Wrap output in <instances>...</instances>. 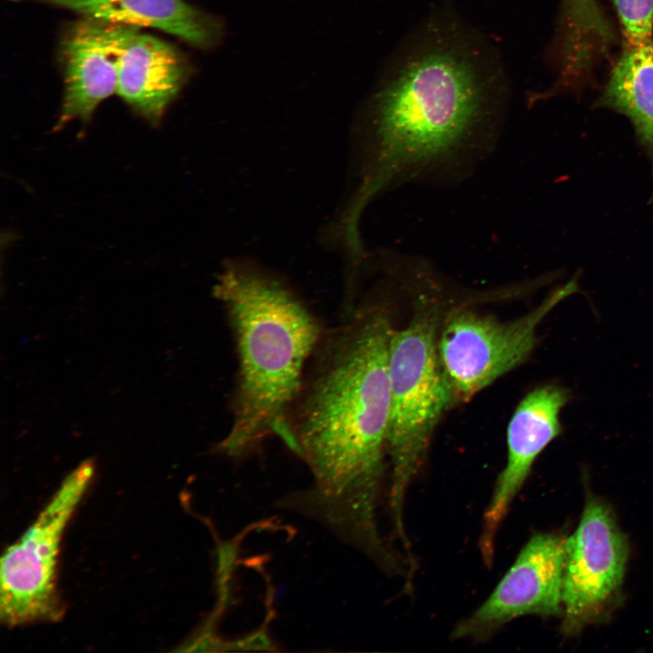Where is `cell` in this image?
<instances>
[{"mask_svg":"<svg viewBox=\"0 0 653 653\" xmlns=\"http://www.w3.org/2000/svg\"><path fill=\"white\" fill-rule=\"evenodd\" d=\"M578 289L571 279L538 307L512 320L464 306L449 310L440 324L437 350L453 404L470 400L526 361L537 345L542 319Z\"/></svg>","mask_w":653,"mask_h":653,"instance_id":"obj_5","label":"cell"},{"mask_svg":"<svg viewBox=\"0 0 653 653\" xmlns=\"http://www.w3.org/2000/svg\"><path fill=\"white\" fill-rule=\"evenodd\" d=\"M562 7L563 22L574 30L594 27L604 17L597 0H562Z\"/></svg>","mask_w":653,"mask_h":653,"instance_id":"obj_15","label":"cell"},{"mask_svg":"<svg viewBox=\"0 0 653 653\" xmlns=\"http://www.w3.org/2000/svg\"><path fill=\"white\" fill-rule=\"evenodd\" d=\"M130 26L85 17L63 43L64 93L57 126L88 121L98 104L117 93L121 48Z\"/></svg>","mask_w":653,"mask_h":653,"instance_id":"obj_10","label":"cell"},{"mask_svg":"<svg viewBox=\"0 0 653 653\" xmlns=\"http://www.w3.org/2000/svg\"><path fill=\"white\" fill-rule=\"evenodd\" d=\"M616 9L625 44L653 41V0H611Z\"/></svg>","mask_w":653,"mask_h":653,"instance_id":"obj_14","label":"cell"},{"mask_svg":"<svg viewBox=\"0 0 653 653\" xmlns=\"http://www.w3.org/2000/svg\"><path fill=\"white\" fill-rule=\"evenodd\" d=\"M442 318L439 301L421 295L406 325L394 328L389 344V502L395 531L404 541L403 508L408 486L424 459L437 424L453 405L437 350Z\"/></svg>","mask_w":653,"mask_h":653,"instance_id":"obj_4","label":"cell"},{"mask_svg":"<svg viewBox=\"0 0 653 653\" xmlns=\"http://www.w3.org/2000/svg\"><path fill=\"white\" fill-rule=\"evenodd\" d=\"M508 84L494 47L450 11L429 16L399 44L356 132V184L341 219L409 181L465 174L494 145Z\"/></svg>","mask_w":653,"mask_h":653,"instance_id":"obj_1","label":"cell"},{"mask_svg":"<svg viewBox=\"0 0 653 653\" xmlns=\"http://www.w3.org/2000/svg\"><path fill=\"white\" fill-rule=\"evenodd\" d=\"M212 290L238 359L231 424L216 450L235 458L270 435L285 441L307 363L325 332L290 284L253 258L226 259Z\"/></svg>","mask_w":653,"mask_h":653,"instance_id":"obj_3","label":"cell"},{"mask_svg":"<svg viewBox=\"0 0 653 653\" xmlns=\"http://www.w3.org/2000/svg\"><path fill=\"white\" fill-rule=\"evenodd\" d=\"M566 557L567 538L533 535L487 599L456 626L453 637H485L526 615H561Z\"/></svg>","mask_w":653,"mask_h":653,"instance_id":"obj_8","label":"cell"},{"mask_svg":"<svg viewBox=\"0 0 653 653\" xmlns=\"http://www.w3.org/2000/svg\"><path fill=\"white\" fill-rule=\"evenodd\" d=\"M98 21L158 29L200 49L222 40L223 21L184 0H38Z\"/></svg>","mask_w":653,"mask_h":653,"instance_id":"obj_12","label":"cell"},{"mask_svg":"<svg viewBox=\"0 0 653 653\" xmlns=\"http://www.w3.org/2000/svg\"><path fill=\"white\" fill-rule=\"evenodd\" d=\"M570 399L559 385H546L528 393L517 405L507 428V461L483 514L480 549L491 564L495 536L511 503L544 448L560 434V413Z\"/></svg>","mask_w":653,"mask_h":653,"instance_id":"obj_9","label":"cell"},{"mask_svg":"<svg viewBox=\"0 0 653 653\" xmlns=\"http://www.w3.org/2000/svg\"><path fill=\"white\" fill-rule=\"evenodd\" d=\"M627 559L628 545L610 510L590 499L577 530L567 538L562 588L566 633L580 630L602 611L622 583Z\"/></svg>","mask_w":653,"mask_h":653,"instance_id":"obj_7","label":"cell"},{"mask_svg":"<svg viewBox=\"0 0 653 653\" xmlns=\"http://www.w3.org/2000/svg\"><path fill=\"white\" fill-rule=\"evenodd\" d=\"M394 328L385 308L367 305L324 333L284 441L315 478L312 507L367 547L379 544L375 510L387 454Z\"/></svg>","mask_w":653,"mask_h":653,"instance_id":"obj_2","label":"cell"},{"mask_svg":"<svg viewBox=\"0 0 653 653\" xmlns=\"http://www.w3.org/2000/svg\"><path fill=\"white\" fill-rule=\"evenodd\" d=\"M92 459L63 479L35 521L1 558L0 619L7 627L57 621L64 613L56 590L63 533L94 474Z\"/></svg>","mask_w":653,"mask_h":653,"instance_id":"obj_6","label":"cell"},{"mask_svg":"<svg viewBox=\"0 0 653 653\" xmlns=\"http://www.w3.org/2000/svg\"><path fill=\"white\" fill-rule=\"evenodd\" d=\"M597 106L630 121L653 163V41L624 44Z\"/></svg>","mask_w":653,"mask_h":653,"instance_id":"obj_13","label":"cell"},{"mask_svg":"<svg viewBox=\"0 0 653 653\" xmlns=\"http://www.w3.org/2000/svg\"><path fill=\"white\" fill-rule=\"evenodd\" d=\"M188 73L186 60L173 46L130 26L119 56L117 94L134 111L159 123Z\"/></svg>","mask_w":653,"mask_h":653,"instance_id":"obj_11","label":"cell"}]
</instances>
